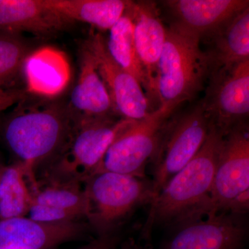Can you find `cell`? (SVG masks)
Here are the masks:
<instances>
[{"instance_id": "cell-17", "label": "cell", "mask_w": 249, "mask_h": 249, "mask_svg": "<svg viewBox=\"0 0 249 249\" xmlns=\"http://www.w3.org/2000/svg\"><path fill=\"white\" fill-rule=\"evenodd\" d=\"M67 108L73 121L116 114L92 55L84 46L80 55L79 76Z\"/></svg>"}, {"instance_id": "cell-19", "label": "cell", "mask_w": 249, "mask_h": 249, "mask_svg": "<svg viewBox=\"0 0 249 249\" xmlns=\"http://www.w3.org/2000/svg\"><path fill=\"white\" fill-rule=\"evenodd\" d=\"M44 4L69 22L88 23L109 31L128 8L125 0H43Z\"/></svg>"}, {"instance_id": "cell-25", "label": "cell", "mask_w": 249, "mask_h": 249, "mask_svg": "<svg viewBox=\"0 0 249 249\" xmlns=\"http://www.w3.org/2000/svg\"><path fill=\"white\" fill-rule=\"evenodd\" d=\"M120 242L119 236L111 233L103 234L76 249H115Z\"/></svg>"}, {"instance_id": "cell-24", "label": "cell", "mask_w": 249, "mask_h": 249, "mask_svg": "<svg viewBox=\"0 0 249 249\" xmlns=\"http://www.w3.org/2000/svg\"><path fill=\"white\" fill-rule=\"evenodd\" d=\"M31 219L38 222L59 223L80 221L84 217L74 211L33 202L28 212Z\"/></svg>"}, {"instance_id": "cell-10", "label": "cell", "mask_w": 249, "mask_h": 249, "mask_svg": "<svg viewBox=\"0 0 249 249\" xmlns=\"http://www.w3.org/2000/svg\"><path fill=\"white\" fill-rule=\"evenodd\" d=\"M83 46L92 55L116 114L136 121L150 115L154 109L142 85L113 60L103 36L100 33H91Z\"/></svg>"}, {"instance_id": "cell-7", "label": "cell", "mask_w": 249, "mask_h": 249, "mask_svg": "<svg viewBox=\"0 0 249 249\" xmlns=\"http://www.w3.org/2000/svg\"><path fill=\"white\" fill-rule=\"evenodd\" d=\"M174 111L160 107L141 121H134L111 142L97 171H110L145 178L149 162L155 160Z\"/></svg>"}, {"instance_id": "cell-13", "label": "cell", "mask_w": 249, "mask_h": 249, "mask_svg": "<svg viewBox=\"0 0 249 249\" xmlns=\"http://www.w3.org/2000/svg\"><path fill=\"white\" fill-rule=\"evenodd\" d=\"M80 221L47 223L27 217L0 220V249H54L79 239L89 229Z\"/></svg>"}, {"instance_id": "cell-26", "label": "cell", "mask_w": 249, "mask_h": 249, "mask_svg": "<svg viewBox=\"0 0 249 249\" xmlns=\"http://www.w3.org/2000/svg\"><path fill=\"white\" fill-rule=\"evenodd\" d=\"M25 98V92L18 89H0V112L4 111Z\"/></svg>"}, {"instance_id": "cell-15", "label": "cell", "mask_w": 249, "mask_h": 249, "mask_svg": "<svg viewBox=\"0 0 249 249\" xmlns=\"http://www.w3.org/2000/svg\"><path fill=\"white\" fill-rule=\"evenodd\" d=\"M209 44L210 76L231 70L249 60V7L236 14L212 34L201 39Z\"/></svg>"}, {"instance_id": "cell-27", "label": "cell", "mask_w": 249, "mask_h": 249, "mask_svg": "<svg viewBox=\"0 0 249 249\" xmlns=\"http://www.w3.org/2000/svg\"><path fill=\"white\" fill-rule=\"evenodd\" d=\"M142 249L140 246L137 245L134 240H129L125 241L121 244L119 249Z\"/></svg>"}, {"instance_id": "cell-5", "label": "cell", "mask_w": 249, "mask_h": 249, "mask_svg": "<svg viewBox=\"0 0 249 249\" xmlns=\"http://www.w3.org/2000/svg\"><path fill=\"white\" fill-rule=\"evenodd\" d=\"M83 185L87 199L86 220L99 235L112 232L134 210L151 204L155 198L152 182L125 174L98 172Z\"/></svg>"}, {"instance_id": "cell-28", "label": "cell", "mask_w": 249, "mask_h": 249, "mask_svg": "<svg viewBox=\"0 0 249 249\" xmlns=\"http://www.w3.org/2000/svg\"><path fill=\"white\" fill-rule=\"evenodd\" d=\"M3 168H4V166H2V165H0V177H1V172H2Z\"/></svg>"}, {"instance_id": "cell-22", "label": "cell", "mask_w": 249, "mask_h": 249, "mask_svg": "<svg viewBox=\"0 0 249 249\" xmlns=\"http://www.w3.org/2000/svg\"><path fill=\"white\" fill-rule=\"evenodd\" d=\"M33 202L74 211L87 216V199L83 183L37 180L31 189Z\"/></svg>"}, {"instance_id": "cell-14", "label": "cell", "mask_w": 249, "mask_h": 249, "mask_svg": "<svg viewBox=\"0 0 249 249\" xmlns=\"http://www.w3.org/2000/svg\"><path fill=\"white\" fill-rule=\"evenodd\" d=\"M129 11L133 22L134 45L146 76L147 97L155 110L154 107L157 104L156 80L159 62L166 39L167 28L155 2L132 1Z\"/></svg>"}, {"instance_id": "cell-9", "label": "cell", "mask_w": 249, "mask_h": 249, "mask_svg": "<svg viewBox=\"0 0 249 249\" xmlns=\"http://www.w3.org/2000/svg\"><path fill=\"white\" fill-rule=\"evenodd\" d=\"M201 100L210 124L223 135L247 122L249 113V60L229 71L211 75Z\"/></svg>"}, {"instance_id": "cell-1", "label": "cell", "mask_w": 249, "mask_h": 249, "mask_svg": "<svg viewBox=\"0 0 249 249\" xmlns=\"http://www.w3.org/2000/svg\"><path fill=\"white\" fill-rule=\"evenodd\" d=\"M207 139L193 160L177 173L150 204L145 233L156 224L175 225L209 213L210 197L224 135L210 124Z\"/></svg>"}, {"instance_id": "cell-16", "label": "cell", "mask_w": 249, "mask_h": 249, "mask_svg": "<svg viewBox=\"0 0 249 249\" xmlns=\"http://www.w3.org/2000/svg\"><path fill=\"white\" fill-rule=\"evenodd\" d=\"M27 91L41 97L53 98L63 92L71 80L66 55L52 47L28 54L22 68Z\"/></svg>"}, {"instance_id": "cell-11", "label": "cell", "mask_w": 249, "mask_h": 249, "mask_svg": "<svg viewBox=\"0 0 249 249\" xmlns=\"http://www.w3.org/2000/svg\"><path fill=\"white\" fill-rule=\"evenodd\" d=\"M164 249H241L247 229L242 214L209 213L178 226Z\"/></svg>"}, {"instance_id": "cell-23", "label": "cell", "mask_w": 249, "mask_h": 249, "mask_svg": "<svg viewBox=\"0 0 249 249\" xmlns=\"http://www.w3.org/2000/svg\"><path fill=\"white\" fill-rule=\"evenodd\" d=\"M29 53L19 34L0 31V89H9L7 85L22 71Z\"/></svg>"}, {"instance_id": "cell-8", "label": "cell", "mask_w": 249, "mask_h": 249, "mask_svg": "<svg viewBox=\"0 0 249 249\" xmlns=\"http://www.w3.org/2000/svg\"><path fill=\"white\" fill-rule=\"evenodd\" d=\"M210 127L209 116L201 101L178 120L169 122L154 160V200L199 151L209 135Z\"/></svg>"}, {"instance_id": "cell-4", "label": "cell", "mask_w": 249, "mask_h": 249, "mask_svg": "<svg viewBox=\"0 0 249 249\" xmlns=\"http://www.w3.org/2000/svg\"><path fill=\"white\" fill-rule=\"evenodd\" d=\"M209 75V59L200 42L167 28L156 80L159 107L175 111L181 103L191 101Z\"/></svg>"}, {"instance_id": "cell-6", "label": "cell", "mask_w": 249, "mask_h": 249, "mask_svg": "<svg viewBox=\"0 0 249 249\" xmlns=\"http://www.w3.org/2000/svg\"><path fill=\"white\" fill-rule=\"evenodd\" d=\"M249 207V132L248 123L245 122L224 136L211 190L209 213L244 214Z\"/></svg>"}, {"instance_id": "cell-2", "label": "cell", "mask_w": 249, "mask_h": 249, "mask_svg": "<svg viewBox=\"0 0 249 249\" xmlns=\"http://www.w3.org/2000/svg\"><path fill=\"white\" fill-rule=\"evenodd\" d=\"M4 126V139L11 152L35 174L36 167L58 153L73 126L66 106L40 102L18 107Z\"/></svg>"}, {"instance_id": "cell-21", "label": "cell", "mask_w": 249, "mask_h": 249, "mask_svg": "<svg viewBox=\"0 0 249 249\" xmlns=\"http://www.w3.org/2000/svg\"><path fill=\"white\" fill-rule=\"evenodd\" d=\"M130 4L124 16L109 29L108 39L106 40V47L113 60L138 80L147 96L148 87L146 76L134 45L133 22L129 11Z\"/></svg>"}, {"instance_id": "cell-20", "label": "cell", "mask_w": 249, "mask_h": 249, "mask_svg": "<svg viewBox=\"0 0 249 249\" xmlns=\"http://www.w3.org/2000/svg\"><path fill=\"white\" fill-rule=\"evenodd\" d=\"M33 178L22 162L4 166L0 177V220L27 215L33 203L28 180Z\"/></svg>"}, {"instance_id": "cell-12", "label": "cell", "mask_w": 249, "mask_h": 249, "mask_svg": "<svg viewBox=\"0 0 249 249\" xmlns=\"http://www.w3.org/2000/svg\"><path fill=\"white\" fill-rule=\"evenodd\" d=\"M162 2L173 18L170 28L199 42L249 7V0H168Z\"/></svg>"}, {"instance_id": "cell-18", "label": "cell", "mask_w": 249, "mask_h": 249, "mask_svg": "<svg viewBox=\"0 0 249 249\" xmlns=\"http://www.w3.org/2000/svg\"><path fill=\"white\" fill-rule=\"evenodd\" d=\"M68 23L43 0H0V31L47 36L62 30Z\"/></svg>"}, {"instance_id": "cell-3", "label": "cell", "mask_w": 249, "mask_h": 249, "mask_svg": "<svg viewBox=\"0 0 249 249\" xmlns=\"http://www.w3.org/2000/svg\"><path fill=\"white\" fill-rule=\"evenodd\" d=\"M134 121L115 115L73 121L65 143L49 160L42 179L84 183L96 173L111 142Z\"/></svg>"}]
</instances>
